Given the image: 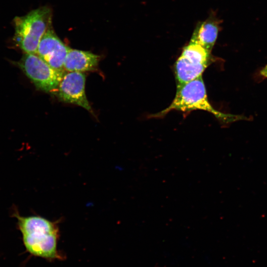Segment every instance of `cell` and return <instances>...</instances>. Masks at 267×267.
Wrapping results in <instances>:
<instances>
[{"mask_svg": "<svg viewBox=\"0 0 267 267\" xmlns=\"http://www.w3.org/2000/svg\"><path fill=\"white\" fill-rule=\"evenodd\" d=\"M18 64L38 89L55 94L63 71L53 69L36 53H25Z\"/></svg>", "mask_w": 267, "mask_h": 267, "instance_id": "5", "label": "cell"}, {"mask_svg": "<svg viewBox=\"0 0 267 267\" xmlns=\"http://www.w3.org/2000/svg\"><path fill=\"white\" fill-rule=\"evenodd\" d=\"M211 53L195 43L190 42L184 47L175 65L177 87L202 76L209 64Z\"/></svg>", "mask_w": 267, "mask_h": 267, "instance_id": "4", "label": "cell"}, {"mask_svg": "<svg viewBox=\"0 0 267 267\" xmlns=\"http://www.w3.org/2000/svg\"><path fill=\"white\" fill-rule=\"evenodd\" d=\"M86 76L83 72H68L64 74L55 94L61 101L92 109L85 92Z\"/></svg>", "mask_w": 267, "mask_h": 267, "instance_id": "6", "label": "cell"}, {"mask_svg": "<svg viewBox=\"0 0 267 267\" xmlns=\"http://www.w3.org/2000/svg\"><path fill=\"white\" fill-rule=\"evenodd\" d=\"M14 216L29 253L49 261L62 259L57 250L59 236L57 222L39 216L24 217L14 213Z\"/></svg>", "mask_w": 267, "mask_h": 267, "instance_id": "1", "label": "cell"}, {"mask_svg": "<svg viewBox=\"0 0 267 267\" xmlns=\"http://www.w3.org/2000/svg\"><path fill=\"white\" fill-rule=\"evenodd\" d=\"M219 31V21L211 16L197 25L190 42L200 44L211 52Z\"/></svg>", "mask_w": 267, "mask_h": 267, "instance_id": "9", "label": "cell"}, {"mask_svg": "<svg viewBox=\"0 0 267 267\" xmlns=\"http://www.w3.org/2000/svg\"><path fill=\"white\" fill-rule=\"evenodd\" d=\"M200 110L213 114L223 121L235 120V116L227 115L215 109L209 102L202 76L177 87L175 96L170 105L162 111L151 115L152 118H162L170 111L176 110L188 113Z\"/></svg>", "mask_w": 267, "mask_h": 267, "instance_id": "2", "label": "cell"}, {"mask_svg": "<svg viewBox=\"0 0 267 267\" xmlns=\"http://www.w3.org/2000/svg\"><path fill=\"white\" fill-rule=\"evenodd\" d=\"M261 74L267 78V65L261 71Z\"/></svg>", "mask_w": 267, "mask_h": 267, "instance_id": "10", "label": "cell"}, {"mask_svg": "<svg viewBox=\"0 0 267 267\" xmlns=\"http://www.w3.org/2000/svg\"><path fill=\"white\" fill-rule=\"evenodd\" d=\"M70 47L56 35L51 26L41 39L37 54L53 69L64 71V63Z\"/></svg>", "mask_w": 267, "mask_h": 267, "instance_id": "7", "label": "cell"}, {"mask_svg": "<svg viewBox=\"0 0 267 267\" xmlns=\"http://www.w3.org/2000/svg\"><path fill=\"white\" fill-rule=\"evenodd\" d=\"M100 56L88 51L70 48L64 63V70L68 72L89 71L95 70Z\"/></svg>", "mask_w": 267, "mask_h": 267, "instance_id": "8", "label": "cell"}, {"mask_svg": "<svg viewBox=\"0 0 267 267\" xmlns=\"http://www.w3.org/2000/svg\"><path fill=\"white\" fill-rule=\"evenodd\" d=\"M52 11L46 6L33 10L14 19V40L25 53L37 54L40 42L52 26Z\"/></svg>", "mask_w": 267, "mask_h": 267, "instance_id": "3", "label": "cell"}]
</instances>
